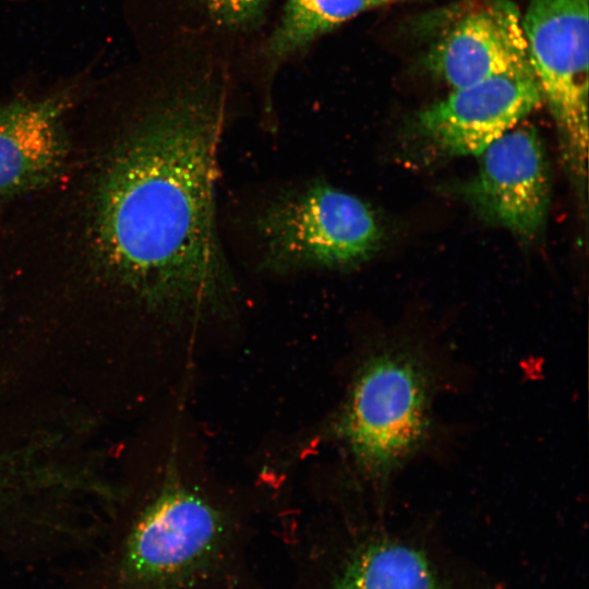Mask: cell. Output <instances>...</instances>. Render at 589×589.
I'll return each instance as SVG.
<instances>
[{
	"label": "cell",
	"instance_id": "cell-5",
	"mask_svg": "<svg viewBox=\"0 0 589 589\" xmlns=\"http://www.w3.org/2000/svg\"><path fill=\"white\" fill-rule=\"evenodd\" d=\"M521 23L530 67L581 192L588 155L589 0H530Z\"/></svg>",
	"mask_w": 589,
	"mask_h": 589
},
{
	"label": "cell",
	"instance_id": "cell-9",
	"mask_svg": "<svg viewBox=\"0 0 589 589\" xmlns=\"http://www.w3.org/2000/svg\"><path fill=\"white\" fill-rule=\"evenodd\" d=\"M72 94L0 103V195L40 189L62 171L68 155L63 129Z\"/></svg>",
	"mask_w": 589,
	"mask_h": 589
},
{
	"label": "cell",
	"instance_id": "cell-13",
	"mask_svg": "<svg viewBox=\"0 0 589 589\" xmlns=\"http://www.w3.org/2000/svg\"><path fill=\"white\" fill-rule=\"evenodd\" d=\"M396 0H366L369 8H374L383 4H387Z\"/></svg>",
	"mask_w": 589,
	"mask_h": 589
},
{
	"label": "cell",
	"instance_id": "cell-6",
	"mask_svg": "<svg viewBox=\"0 0 589 589\" xmlns=\"http://www.w3.org/2000/svg\"><path fill=\"white\" fill-rule=\"evenodd\" d=\"M541 101L532 70L491 76L421 109L409 133L431 158L478 157Z\"/></svg>",
	"mask_w": 589,
	"mask_h": 589
},
{
	"label": "cell",
	"instance_id": "cell-2",
	"mask_svg": "<svg viewBox=\"0 0 589 589\" xmlns=\"http://www.w3.org/2000/svg\"><path fill=\"white\" fill-rule=\"evenodd\" d=\"M251 235L260 273L290 276L347 271L380 248L374 209L325 179L281 188L256 209Z\"/></svg>",
	"mask_w": 589,
	"mask_h": 589
},
{
	"label": "cell",
	"instance_id": "cell-4",
	"mask_svg": "<svg viewBox=\"0 0 589 589\" xmlns=\"http://www.w3.org/2000/svg\"><path fill=\"white\" fill-rule=\"evenodd\" d=\"M433 373L420 351L388 344L361 365L338 423L356 464L383 481L423 444Z\"/></svg>",
	"mask_w": 589,
	"mask_h": 589
},
{
	"label": "cell",
	"instance_id": "cell-8",
	"mask_svg": "<svg viewBox=\"0 0 589 589\" xmlns=\"http://www.w3.org/2000/svg\"><path fill=\"white\" fill-rule=\"evenodd\" d=\"M426 65L453 88L532 70L520 11L509 0L477 4L432 45Z\"/></svg>",
	"mask_w": 589,
	"mask_h": 589
},
{
	"label": "cell",
	"instance_id": "cell-7",
	"mask_svg": "<svg viewBox=\"0 0 589 589\" xmlns=\"http://www.w3.org/2000/svg\"><path fill=\"white\" fill-rule=\"evenodd\" d=\"M478 157L477 173L458 193L483 220L529 240L543 229L551 196L542 141L532 127L513 128Z\"/></svg>",
	"mask_w": 589,
	"mask_h": 589
},
{
	"label": "cell",
	"instance_id": "cell-11",
	"mask_svg": "<svg viewBox=\"0 0 589 589\" xmlns=\"http://www.w3.org/2000/svg\"><path fill=\"white\" fill-rule=\"evenodd\" d=\"M365 9L366 0H288L268 51L287 57Z\"/></svg>",
	"mask_w": 589,
	"mask_h": 589
},
{
	"label": "cell",
	"instance_id": "cell-12",
	"mask_svg": "<svg viewBox=\"0 0 589 589\" xmlns=\"http://www.w3.org/2000/svg\"><path fill=\"white\" fill-rule=\"evenodd\" d=\"M212 17L226 26H245L256 20L268 0H200Z\"/></svg>",
	"mask_w": 589,
	"mask_h": 589
},
{
	"label": "cell",
	"instance_id": "cell-3",
	"mask_svg": "<svg viewBox=\"0 0 589 589\" xmlns=\"http://www.w3.org/2000/svg\"><path fill=\"white\" fill-rule=\"evenodd\" d=\"M239 560L227 516L195 491L170 484L131 528L119 575L127 589H217Z\"/></svg>",
	"mask_w": 589,
	"mask_h": 589
},
{
	"label": "cell",
	"instance_id": "cell-10",
	"mask_svg": "<svg viewBox=\"0 0 589 589\" xmlns=\"http://www.w3.org/2000/svg\"><path fill=\"white\" fill-rule=\"evenodd\" d=\"M326 589H450L420 549L390 537L371 538L352 549Z\"/></svg>",
	"mask_w": 589,
	"mask_h": 589
},
{
	"label": "cell",
	"instance_id": "cell-1",
	"mask_svg": "<svg viewBox=\"0 0 589 589\" xmlns=\"http://www.w3.org/2000/svg\"><path fill=\"white\" fill-rule=\"evenodd\" d=\"M226 92L180 82L140 111L99 177L93 240L109 276L146 309L200 323L228 314L239 285L217 224Z\"/></svg>",
	"mask_w": 589,
	"mask_h": 589
}]
</instances>
